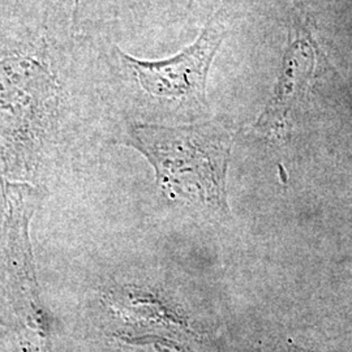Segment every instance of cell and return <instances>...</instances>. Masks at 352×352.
Returning a JSON list of instances; mask_svg holds the SVG:
<instances>
[{
    "instance_id": "cell-7",
    "label": "cell",
    "mask_w": 352,
    "mask_h": 352,
    "mask_svg": "<svg viewBox=\"0 0 352 352\" xmlns=\"http://www.w3.org/2000/svg\"><path fill=\"white\" fill-rule=\"evenodd\" d=\"M128 346H132L139 352H183L174 343L154 338L128 340Z\"/></svg>"
},
{
    "instance_id": "cell-2",
    "label": "cell",
    "mask_w": 352,
    "mask_h": 352,
    "mask_svg": "<svg viewBox=\"0 0 352 352\" xmlns=\"http://www.w3.org/2000/svg\"><path fill=\"white\" fill-rule=\"evenodd\" d=\"M238 16L236 1L227 0L193 43L164 59L136 58L111 38H91L102 96L123 98L149 116L195 119L208 109L209 71Z\"/></svg>"
},
{
    "instance_id": "cell-1",
    "label": "cell",
    "mask_w": 352,
    "mask_h": 352,
    "mask_svg": "<svg viewBox=\"0 0 352 352\" xmlns=\"http://www.w3.org/2000/svg\"><path fill=\"white\" fill-rule=\"evenodd\" d=\"M102 96L91 38L72 0H0V157L38 164L59 151L76 107Z\"/></svg>"
},
{
    "instance_id": "cell-4",
    "label": "cell",
    "mask_w": 352,
    "mask_h": 352,
    "mask_svg": "<svg viewBox=\"0 0 352 352\" xmlns=\"http://www.w3.org/2000/svg\"><path fill=\"white\" fill-rule=\"evenodd\" d=\"M320 50L307 21L296 19L289 32L273 97L254 124V131L272 138L287 133L289 115L311 88L318 65Z\"/></svg>"
},
{
    "instance_id": "cell-6",
    "label": "cell",
    "mask_w": 352,
    "mask_h": 352,
    "mask_svg": "<svg viewBox=\"0 0 352 352\" xmlns=\"http://www.w3.org/2000/svg\"><path fill=\"white\" fill-rule=\"evenodd\" d=\"M124 0H72L74 28L87 38H111L119 43Z\"/></svg>"
},
{
    "instance_id": "cell-8",
    "label": "cell",
    "mask_w": 352,
    "mask_h": 352,
    "mask_svg": "<svg viewBox=\"0 0 352 352\" xmlns=\"http://www.w3.org/2000/svg\"><path fill=\"white\" fill-rule=\"evenodd\" d=\"M287 352H300V351H298V350H289V351Z\"/></svg>"
},
{
    "instance_id": "cell-5",
    "label": "cell",
    "mask_w": 352,
    "mask_h": 352,
    "mask_svg": "<svg viewBox=\"0 0 352 352\" xmlns=\"http://www.w3.org/2000/svg\"><path fill=\"white\" fill-rule=\"evenodd\" d=\"M4 200L8 205L7 256L13 279L26 295H36V278L28 240V221L36 205V192L28 186L11 184L0 177Z\"/></svg>"
},
{
    "instance_id": "cell-3",
    "label": "cell",
    "mask_w": 352,
    "mask_h": 352,
    "mask_svg": "<svg viewBox=\"0 0 352 352\" xmlns=\"http://www.w3.org/2000/svg\"><path fill=\"white\" fill-rule=\"evenodd\" d=\"M123 142L155 170L158 187L171 201L226 210V171L232 135L218 122L188 126L126 124Z\"/></svg>"
}]
</instances>
